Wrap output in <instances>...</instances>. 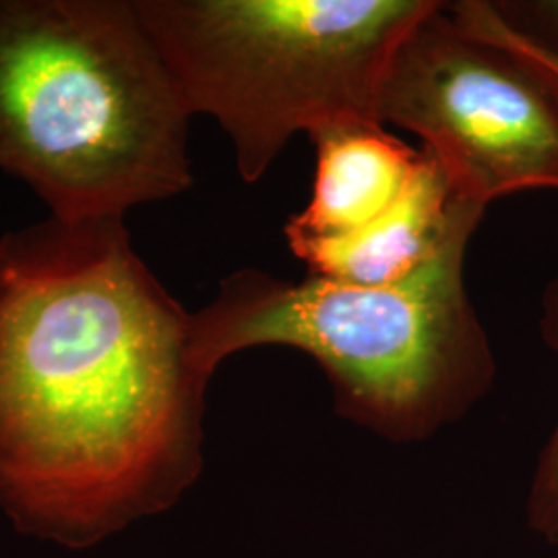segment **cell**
<instances>
[{
  "mask_svg": "<svg viewBox=\"0 0 558 558\" xmlns=\"http://www.w3.org/2000/svg\"><path fill=\"white\" fill-rule=\"evenodd\" d=\"M209 379L124 218L0 236V507L21 532L85 548L174 505Z\"/></svg>",
  "mask_w": 558,
  "mask_h": 558,
  "instance_id": "1",
  "label": "cell"
},
{
  "mask_svg": "<svg viewBox=\"0 0 558 558\" xmlns=\"http://www.w3.org/2000/svg\"><path fill=\"white\" fill-rule=\"evenodd\" d=\"M191 119L135 0H0V170L54 218L189 191Z\"/></svg>",
  "mask_w": 558,
  "mask_h": 558,
  "instance_id": "2",
  "label": "cell"
},
{
  "mask_svg": "<svg viewBox=\"0 0 558 558\" xmlns=\"http://www.w3.org/2000/svg\"><path fill=\"white\" fill-rule=\"evenodd\" d=\"M476 230L456 234L410 278L354 286L239 269L193 313V348L214 377L242 350L304 352L331 383L339 414L396 442L461 418L493 385L497 364L465 288Z\"/></svg>",
  "mask_w": 558,
  "mask_h": 558,
  "instance_id": "3",
  "label": "cell"
},
{
  "mask_svg": "<svg viewBox=\"0 0 558 558\" xmlns=\"http://www.w3.org/2000/svg\"><path fill=\"white\" fill-rule=\"evenodd\" d=\"M439 0H135L191 114L259 182L300 133L377 117L399 41ZM380 122V120H379Z\"/></svg>",
  "mask_w": 558,
  "mask_h": 558,
  "instance_id": "4",
  "label": "cell"
},
{
  "mask_svg": "<svg viewBox=\"0 0 558 558\" xmlns=\"http://www.w3.org/2000/svg\"><path fill=\"white\" fill-rule=\"evenodd\" d=\"M377 117L414 133L459 199L488 209L558 191V80L468 0L440 2L399 41Z\"/></svg>",
  "mask_w": 558,
  "mask_h": 558,
  "instance_id": "5",
  "label": "cell"
},
{
  "mask_svg": "<svg viewBox=\"0 0 558 558\" xmlns=\"http://www.w3.org/2000/svg\"><path fill=\"white\" fill-rule=\"evenodd\" d=\"M422 154L416 179L379 218L341 236L288 244L308 276L354 286L396 283L435 259L461 230H478L486 209L459 199L439 163Z\"/></svg>",
  "mask_w": 558,
  "mask_h": 558,
  "instance_id": "6",
  "label": "cell"
},
{
  "mask_svg": "<svg viewBox=\"0 0 558 558\" xmlns=\"http://www.w3.org/2000/svg\"><path fill=\"white\" fill-rule=\"evenodd\" d=\"M315 179L306 207L283 226L288 244L331 239L379 218L408 191L424 160L373 119H341L308 135Z\"/></svg>",
  "mask_w": 558,
  "mask_h": 558,
  "instance_id": "7",
  "label": "cell"
},
{
  "mask_svg": "<svg viewBox=\"0 0 558 558\" xmlns=\"http://www.w3.org/2000/svg\"><path fill=\"white\" fill-rule=\"evenodd\" d=\"M539 331L544 343L558 356V274L550 279L542 296ZM527 519L542 538L558 544V420L539 453L527 499Z\"/></svg>",
  "mask_w": 558,
  "mask_h": 558,
  "instance_id": "8",
  "label": "cell"
},
{
  "mask_svg": "<svg viewBox=\"0 0 558 558\" xmlns=\"http://www.w3.org/2000/svg\"><path fill=\"white\" fill-rule=\"evenodd\" d=\"M488 4L515 38L558 64V0H488Z\"/></svg>",
  "mask_w": 558,
  "mask_h": 558,
  "instance_id": "9",
  "label": "cell"
},
{
  "mask_svg": "<svg viewBox=\"0 0 558 558\" xmlns=\"http://www.w3.org/2000/svg\"><path fill=\"white\" fill-rule=\"evenodd\" d=\"M468 7L472 9V13L478 17L482 23H486L493 32H497L500 38H505L507 41H511L513 46H518L519 50H523L525 54H530L532 59L538 60L539 64H544L553 75H557L558 80V64H555L553 60L546 59V57H542L539 52H536L534 48H530L525 41L519 40L515 38L499 20H497V15L493 13V9H490V4H488V0H468Z\"/></svg>",
  "mask_w": 558,
  "mask_h": 558,
  "instance_id": "10",
  "label": "cell"
}]
</instances>
